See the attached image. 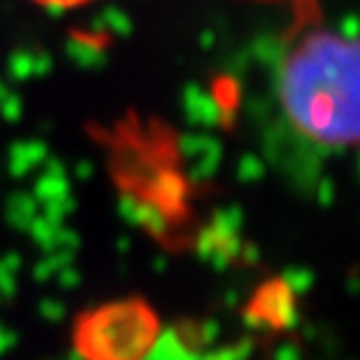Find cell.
I'll use <instances>...</instances> for the list:
<instances>
[{
	"label": "cell",
	"instance_id": "cell-1",
	"mask_svg": "<svg viewBox=\"0 0 360 360\" xmlns=\"http://www.w3.org/2000/svg\"><path fill=\"white\" fill-rule=\"evenodd\" d=\"M309 27L281 62V102L296 134L321 147L358 139V43L315 22L318 0H299Z\"/></svg>",
	"mask_w": 360,
	"mask_h": 360
},
{
	"label": "cell",
	"instance_id": "cell-2",
	"mask_svg": "<svg viewBox=\"0 0 360 360\" xmlns=\"http://www.w3.org/2000/svg\"><path fill=\"white\" fill-rule=\"evenodd\" d=\"M155 336V312L129 299L89 309L75 328V347L83 360H142Z\"/></svg>",
	"mask_w": 360,
	"mask_h": 360
},
{
	"label": "cell",
	"instance_id": "cell-3",
	"mask_svg": "<svg viewBox=\"0 0 360 360\" xmlns=\"http://www.w3.org/2000/svg\"><path fill=\"white\" fill-rule=\"evenodd\" d=\"M179 153L187 163L190 179L203 181L211 179L221 163V144L208 134H187L179 139Z\"/></svg>",
	"mask_w": 360,
	"mask_h": 360
},
{
	"label": "cell",
	"instance_id": "cell-4",
	"mask_svg": "<svg viewBox=\"0 0 360 360\" xmlns=\"http://www.w3.org/2000/svg\"><path fill=\"white\" fill-rule=\"evenodd\" d=\"M291 302H294V294H291L281 281L272 285H264V288L259 291L257 302L251 304L248 318L257 323H270V326L291 328L296 323V309Z\"/></svg>",
	"mask_w": 360,
	"mask_h": 360
},
{
	"label": "cell",
	"instance_id": "cell-5",
	"mask_svg": "<svg viewBox=\"0 0 360 360\" xmlns=\"http://www.w3.org/2000/svg\"><path fill=\"white\" fill-rule=\"evenodd\" d=\"M238 251H240V235L221 232L214 224L198 240V254H200V259L208 262V264H214V267H219V270L227 262H232V259L238 257Z\"/></svg>",
	"mask_w": 360,
	"mask_h": 360
},
{
	"label": "cell",
	"instance_id": "cell-6",
	"mask_svg": "<svg viewBox=\"0 0 360 360\" xmlns=\"http://www.w3.org/2000/svg\"><path fill=\"white\" fill-rule=\"evenodd\" d=\"M43 163H46V166L40 171V179H38V184H35V195H32V198L46 206V203L62 200V198L70 195V179H67V171L59 160L46 158Z\"/></svg>",
	"mask_w": 360,
	"mask_h": 360
},
{
	"label": "cell",
	"instance_id": "cell-7",
	"mask_svg": "<svg viewBox=\"0 0 360 360\" xmlns=\"http://www.w3.org/2000/svg\"><path fill=\"white\" fill-rule=\"evenodd\" d=\"M200 355L190 347V342H184L176 328H171L166 334H158L150 349L144 352L142 360H198Z\"/></svg>",
	"mask_w": 360,
	"mask_h": 360
},
{
	"label": "cell",
	"instance_id": "cell-8",
	"mask_svg": "<svg viewBox=\"0 0 360 360\" xmlns=\"http://www.w3.org/2000/svg\"><path fill=\"white\" fill-rule=\"evenodd\" d=\"M46 158H49V150H46V144L43 142L13 144L11 153H8V174L16 176V179H22V176H27L30 171H35Z\"/></svg>",
	"mask_w": 360,
	"mask_h": 360
},
{
	"label": "cell",
	"instance_id": "cell-9",
	"mask_svg": "<svg viewBox=\"0 0 360 360\" xmlns=\"http://www.w3.org/2000/svg\"><path fill=\"white\" fill-rule=\"evenodd\" d=\"M184 110H187V117L195 120V123H200V126H217L221 123V107L217 104L214 96H206L203 91L193 89L187 94V99H184Z\"/></svg>",
	"mask_w": 360,
	"mask_h": 360
},
{
	"label": "cell",
	"instance_id": "cell-10",
	"mask_svg": "<svg viewBox=\"0 0 360 360\" xmlns=\"http://www.w3.org/2000/svg\"><path fill=\"white\" fill-rule=\"evenodd\" d=\"M38 214H40V203L32 195H11V200H8V206H6L8 224H11V227H19V230H27Z\"/></svg>",
	"mask_w": 360,
	"mask_h": 360
},
{
	"label": "cell",
	"instance_id": "cell-11",
	"mask_svg": "<svg viewBox=\"0 0 360 360\" xmlns=\"http://www.w3.org/2000/svg\"><path fill=\"white\" fill-rule=\"evenodd\" d=\"M312 281H315V275H312L307 267H291V270H285L283 278H281V283H283L291 294H304V291H309Z\"/></svg>",
	"mask_w": 360,
	"mask_h": 360
},
{
	"label": "cell",
	"instance_id": "cell-12",
	"mask_svg": "<svg viewBox=\"0 0 360 360\" xmlns=\"http://www.w3.org/2000/svg\"><path fill=\"white\" fill-rule=\"evenodd\" d=\"M214 227L221 232H232V235H240V227H243V211L238 206H227L217 211L214 217Z\"/></svg>",
	"mask_w": 360,
	"mask_h": 360
},
{
	"label": "cell",
	"instance_id": "cell-13",
	"mask_svg": "<svg viewBox=\"0 0 360 360\" xmlns=\"http://www.w3.org/2000/svg\"><path fill=\"white\" fill-rule=\"evenodd\" d=\"M238 176H240V181H259L262 176H264V163L259 160L257 155H243L240 158V163H238Z\"/></svg>",
	"mask_w": 360,
	"mask_h": 360
},
{
	"label": "cell",
	"instance_id": "cell-14",
	"mask_svg": "<svg viewBox=\"0 0 360 360\" xmlns=\"http://www.w3.org/2000/svg\"><path fill=\"white\" fill-rule=\"evenodd\" d=\"M248 349L251 345L248 342H240V345H235V347H219V349H211L208 355L198 360H245L248 358Z\"/></svg>",
	"mask_w": 360,
	"mask_h": 360
},
{
	"label": "cell",
	"instance_id": "cell-15",
	"mask_svg": "<svg viewBox=\"0 0 360 360\" xmlns=\"http://www.w3.org/2000/svg\"><path fill=\"white\" fill-rule=\"evenodd\" d=\"M40 315L51 323L62 321V318H65V304H59V302H53V299H46V302H40Z\"/></svg>",
	"mask_w": 360,
	"mask_h": 360
},
{
	"label": "cell",
	"instance_id": "cell-16",
	"mask_svg": "<svg viewBox=\"0 0 360 360\" xmlns=\"http://www.w3.org/2000/svg\"><path fill=\"white\" fill-rule=\"evenodd\" d=\"M3 117L6 120H19L22 117V102L19 99H13V96H3Z\"/></svg>",
	"mask_w": 360,
	"mask_h": 360
},
{
	"label": "cell",
	"instance_id": "cell-17",
	"mask_svg": "<svg viewBox=\"0 0 360 360\" xmlns=\"http://www.w3.org/2000/svg\"><path fill=\"white\" fill-rule=\"evenodd\" d=\"M56 281H59V285H65V288H75L77 281H80V275H77V270L72 264H65L62 270L56 272Z\"/></svg>",
	"mask_w": 360,
	"mask_h": 360
},
{
	"label": "cell",
	"instance_id": "cell-18",
	"mask_svg": "<svg viewBox=\"0 0 360 360\" xmlns=\"http://www.w3.org/2000/svg\"><path fill=\"white\" fill-rule=\"evenodd\" d=\"M16 339H19V336L13 334L8 326H3V323H0V355H6V352L16 345Z\"/></svg>",
	"mask_w": 360,
	"mask_h": 360
},
{
	"label": "cell",
	"instance_id": "cell-19",
	"mask_svg": "<svg viewBox=\"0 0 360 360\" xmlns=\"http://www.w3.org/2000/svg\"><path fill=\"white\" fill-rule=\"evenodd\" d=\"M46 8H75V6H83V3H91V0H35Z\"/></svg>",
	"mask_w": 360,
	"mask_h": 360
},
{
	"label": "cell",
	"instance_id": "cell-20",
	"mask_svg": "<svg viewBox=\"0 0 360 360\" xmlns=\"http://www.w3.org/2000/svg\"><path fill=\"white\" fill-rule=\"evenodd\" d=\"M318 198H321L323 206H328V203L334 200V187H331V181H328V179L318 181Z\"/></svg>",
	"mask_w": 360,
	"mask_h": 360
},
{
	"label": "cell",
	"instance_id": "cell-21",
	"mask_svg": "<svg viewBox=\"0 0 360 360\" xmlns=\"http://www.w3.org/2000/svg\"><path fill=\"white\" fill-rule=\"evenodd\" d=\"M275 360H299V352H296L294 345H283V347L278 349V358Z\"/></svg>",
	"mask_w": 360,
	"mask_h": 360
},
{
	"label": "cell",
	"instance_id": "cell-22",
	"mask_svg": "<svg viewBox=\"0 0 360 360\" xmlns=\"http://www.w3.org/2000/svg\"><path fill=\"white\" fill-rule=\"evenodd\" d=\"M91 171H94L91 163H80V166H77V176H80V179H91Z\"/></svg>",
	"mask_w": 360,
	"mask_h": 360
}]
</instances>
